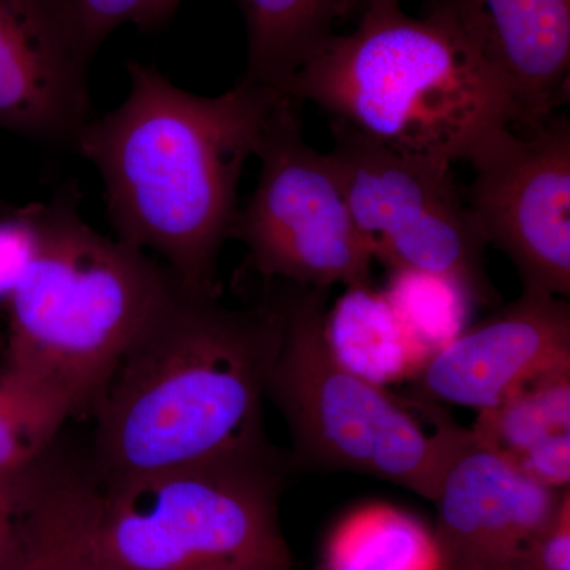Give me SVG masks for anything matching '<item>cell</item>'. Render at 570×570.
Returning a JSON list of instances; mask_svg holds the SVG:
<instances>
[{
	"label": "cell",
	"instance_id": "5bb4252c",
	"mask_svg": "<svg viewBox=\"0 0 570 570\" xmlns=\"http://www.w3.org/2000/svg\"><path fill=\"white\" fill-rule=\"evenodd\" d=\"M99 479L55 461L28 472L18 546L9 570H104Z\"/></svg>",
	"mask_w": 570,
	"mask_h": 570
},
{
	"label": "cell",
	"instance_id": "6da1fadb",
	"mask_svg": "<svg viewBox=\"0 0 570 570\" xmlns=\"http://www.w3.org/2000/svg\"><path fill=\"white\" fill-rule=\"evenodd\" d=\"M129 94L73 145L99 170L118 239L153 253L187 291L219 295L238 186L283 92L239 81L216 97L129 63Z\"/></svg>",
	"mask_w": 570,
	"mask_h": 570
},
{
	"label": "cell",
	"instance_id": "3957f363",
	"mask_svg": "<svg viewBox=\"0 0 570 570\" xmlns=\"http://www.w3.org/2000/svg\"><path fill=\"white\" fill-rule=\"evenodd\" d=\"M283 94L385 148L445 167L515 121L504 86L461 33L434 13L409 17L400 0L374 3L354 31L333 33Z\"/></svg>",
	"mask_w": 570,
	"mask_h": 570
},
{
	"label": "cell",
	"instance_id": "ac0fdd59",
	"mask_svg": "<svg viewBox=\"0 0 570 570\" xmlns=\"http://www.w3.org/2000/svg\"><path fill=\"white\" fill-rule=\"evenodd\" d=\"M324 570H441L434 535L389 504L348 512L325 543Z\"/></svg>",
	"mask_w": 570,
	"mask_h": 570
},
{
	"label": "cell",
	"instance_id": "603a6c76",
	"mask_svg": "<svg viewBox=\"0 0 570 570\" xmlns=\"http://www.w3.org/2000/svg\"><path fill=\"white\" fill-rule=\"evenodd\" d=\"M534 570H570V493L540 539Z\"/></svg>",
	"mask_w": 570,
	"mask_h": 570
},
{
	"label": "cell",
	"instance_id": "d4e9b609",
	"mask_svg": "<svg viewBox=\"0 0 570 570\" xmlns=\"http://www.w3.org/2000/svg\"><path fill=\"white\" fill-rule=\"evenodd\" d=\"M377 2H381V0H343V18L352 13H356L360 17L367 7L374 6Z\"/></svg>",
	"mask_w": 570,
	"mask_h": 570
},
{
	"label": "cell",
	"instance_id": "8fae6325",
	"mask_svg": "<svg viewBox=\"0 0 570 570\" xmlns=\"http://www.w3.org/2000/svg\"><path fill=\"white\" fill-rule=\"evenodd\" d=\"M570 367V306L523 287L515 302L461 332L423 365L414 395L482 412L535 379Z\"/></svg>",
	"mask_w": 570,
	"mask_h": 570
},
{
	"label": "cell",
	"instance_id": "cb8c5ba5",
	"mask_svg": "<svg viewBox=\"0 0 570 570\" xmlns=\"http://www.w3.org/2000/svg\"><path fill=\"white\" fill-rule=\"evenodd\" d=\"M179 2L181 0H153L145 24H154V22H159L170 17Z\"/></svg>",
	"mask_w": 570,
	"mask_h": 570
},
{
	"label": "cell",
	"instance_id": "9c48e42d",
	"mask_svg": "<svg viewBox=\"0 0 570 570\" xmlns=\"http://www.w3.org/2000/svg\"><path fill=\"white\" fill-rule=\"evenodd\" d=\"M468 163V208L487 245L502 250L523 287L570 295V121L557 112L527 137L489 135Z\"/></svg>",
	"mask_w": 570,
	"mask_h": 570
},
{
	"label": "cell",
	"instance_id": "7402d4cb",
	"mask_svg": "<svg viewBox=\"0 0 570 570\" xmlns=\"http://www.w3.org/2000/svg\"><path fill=\"white\" fill-rule=\"evenodd\" d=\"M29 469L17 475H0V570H9L17 553Z\"/></svg>",
	"mask_w": 570,
	"mask_h": 570
},
{
	"label": "cell",
	"instance_id": "ba28073f",
	"mask_svg": "<svg viewBox=\"0 0 570 570\" xmlns=\"http://www.w3.org/2000/svg\"><path fill=\"white\" fill-rule=\"evenodd\" d=\"M330 151L352 219L374 261L450 277L474 305L498 298L485 246L452 167L406 156L332 119Z\"/></svg>",
	"mask_w": 570,
	"mask_h": 570
},
{
	"label": "cell",
	"instance_id": "e0dca14e",
	"mask_svg": "<svg viewBox=\"0 0 570 570\" xmlns=\"http://www.w3.org/2000/svg\"><path fill=\"white\" fill-rule=\"evenodd\" d=\"M247 31L242 81L283 92L287 81L333 36L343 0H239Z\"/></svg>",
	"mask_w": 570,
	"mask_h": 570
},
{
	"label": "cell",
	"instance_id": "2e32d148",
	"mask_svg": "<svg viewBox=\"0 0 570 570\" xmlns=\"http://www.w3.org/2000/svg\"><path fill=\"white\" fill-rule=\"evenodd\" d=\"M325 337L340 365L377 387L412 381L428 362L384 291L351 285L325 314Z\"/></svg>",
	"mask_w": 570,
	"mask_h": 570
},
{
	"label": "cell",
	"instance_id": "8992f818",
	"mask_svg": "<svg viewBox=\"0 0 570 570\" xmlns=\"http://www.w3.org/2000/svg\"><path fill=\"white\" fill-rule=\"evenodd\" d=\"M284 472L268 448L100 483L104 570H291Z\"/></svg>",
	"mask_w": 570,
	"mask_h": 570
},
{
	"label": "cell",
	"instance_id": "ffe728a7",
	"mask_svg": "<svg viewBox=\"0 0 570 570\" xmlns=\"http://www.w3.org/2000/svg\"><path fill=\"white\" fill-rule=\"evenodd\" d=\"M69 414L47 393L0 374V475L28 471L50 452Z\"/></svg>",
	"mask_w": 570,
	"mask_h": 570
},
{
	"label": "cell",
	"instance_id": "9a60e30c",
	"mask_svg": "<svg viewBox=\"0 0 570 570\" xmlns=\"http://www.w3.org/2000/svg\"><path fill=\"white\" fill-rule=\"evenodd\" d=\"M475 436L550 489L570 482V367L535 379L479 412Z\"/></svg>",
	"mask_w": 570,
	"mask_h": 570
},
{
	"label": "cell",
	"instance_id": "44dd1931",
	"mask_svg": "<svg viewBox=\"0 0 570 570\" xmlns=\"http://www.w3.org/2000/svg\"><path fill=\"white\" fill-rule=\"evenodd\" d=\"M153 0H47L43 20L67 56L80 69L119 26L145 24Z\"/></svg>",
	"mask_w": 570,
	"mask_h": 570
},
{
	"label": "cell",
	"instance_id": "30bf717a",
	"mask_svg": "<svg viewBox=\"0 0 570 570\" xmlns=\"http://www.w3.org/2000/svg\"><path fill=\"white\" fill-rule=\"evenodd\" d=\"M569 493L535 482L474 434L434 501L441 570H534L540 539Z\"/></svg>",
	"mask_w": 570,
	"mask_h": 570
},
{
	"label": "cell",
	"instance_id": "484cf974",
	"mask_svg": "<svg viewBox=\"0 0 570 570\" xmlns=\"http://www.w3.org/2000/svg\"><path fill=\"white\" fill-rule=\"evenodd\" d=\"M9 2L13 3V6L18 7V9L26 11V13L39 14V17H43L37 0H9Z\"/></svg>",
	"mask_w": 570,
	"mask_h": 570
},
{
	"label": "cell",
	"instance_id": "277c9868",
	"mask_svg": "<svg viewBox=\"0 0 570 570\" xmlns=\"http://www.w3.org/2000/svg\"><path fill=\"white\" fill-rule=\"evenodd\" d=\"M29 213L33 249L7 295L3 371L47 393L71 417L92 411L178 281L151 255L94 230L69 197Z\"/></svg>",
	"mask_w": 570,
	"mask_h": 570
},
{
	"label": "cell",
	"instance_id": "83f0119b",
	"mask_svg": "<svg viewBox=\"0 0 570 570\" xmlns=\"http://www.w3.org/2000/svg\"><path fill=\"white\" fill-rule=\"evenodd\" d=\"M225 570H242V569H225Z\"/></svg>",
	"mask_w": 570,
	"mask_h": 570
},
{
	"label": "cell",
	"instance_id": "52a82bcc",
	"mask_svg": "<svg viewBox=\"0 0 570 570\" xmlns=\"http://www.w3.org/2000/svg\"><path fill=\"white\" fill-rule=\"evenodd\" d=\"M299 100L284 94L255 157L257 186L232 238L266 281L307 287L371 284L374 257L352 219L332 157L307 145Z\"/></svg>",
	"mask_w": 570,
	"mask_h": 570
},
{
	"label": "cell",
	"instance_id": "4fadbf2b",
	"mask_svg": "<svg viewBox=\"0 0 570 570\" xmlns=\"http://www.w3.org/2000/svg\"><path fill=\"white\" fill-rule=\"evenodd\" d=\"M82 77L43 17L0 0V126L75 142L91 121Z\"/></svg>",
	"mask_w": 570,
	"mask_h": 570
},
{
	"label": "cell",
	"instance_id": "7c38bea8",
	"mask_svg": "<svg viewBox=\"0 0 570 570\" xmlns=\"http://www.w3.org/2000/svg\"><path fill=\"white\" fill-rule=\"evenodd\" d=\"M497 75L513 127L534 132L569 99L570 0H426Z\"/></svg>",
	"mask_w": 570,
	"mask_h": 570
},
{
	"label": "cell",
	"instance_id": "4316f807",
	"mask_svg": "<svg viewBox=\"0 0 570 570\" xmlns=\"http://www.w3.org/2000/svg\"><path fill=\"white\" fill-rule=\"evenodd\" d=\"M0 298H6V294H3L2 287H0Z\"/></svg>",
	"mask_w": 570,
	"mask_h": 570
},
{
	"label": "cell",
	"instance_id": "d6986e66",
	"mask_svg": "<svg viewBox=\"0 0 570 570\" xmlns=\"http://www.w3.org/2000/svg\"><path fill=\"white\" fill-rule=\"evenodd\" d=\"M384 292L428 360L466 330L469 307L474 306L455 281L415 269H392Z\"/></svg>",
	"mask_w": 570,
	"mask_h": 570
},
{
	"label": "cell",
	"instance_id": "7a4b0ae2",
	"mask_svg": "<svg viewBox=\"0 0 570 570\" xmlns=\"http://www.w3.org/2000/svg\"><path fill=\"white\" fill-rule=\"evenodd\" d=\"M283 330L275 288L232 309L176 284L94 404L97 479L272 448L262 404Z\"/></svg>",
	"mask_w": 570,
	"mask_h": 570
},
{
	"label": "cell",
	"instance_id": "5b68a950",
	"mask_svg": "<svg viewBox=\"0 0 570 570\" xmlns=\"http://www.w3.org/2000/svg\"><path fill=\"white\" fill-rule=\"evenodd\" d=\"M276 283L284 330L266 396L291 431L294 464L370 475L436 501L472 430L433 401L397 396L340 365L325 337L330 288Z\"/></svg>",
	"mask_w": 570,
	"mask_h": 570
}]
</instances>
